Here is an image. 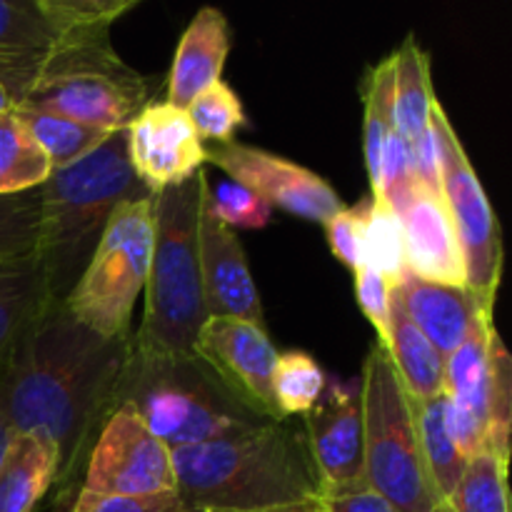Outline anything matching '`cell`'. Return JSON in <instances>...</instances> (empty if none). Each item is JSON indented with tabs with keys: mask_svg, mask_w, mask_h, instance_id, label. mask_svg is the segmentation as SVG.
Returning a JSON list of instances; mask_svg holds the SVG:
<instances>
[{
	"mask_svg": "<svg viewBox=\"0 0 512 512\" xmlns=\"http://www.w3.org/2000/svg\"><path fill=\"white\" fill-rule=\"evenodd\" d=\"M53 165L15 110L0 115V195L35 190L48 180Z\"/></svg>",
	"mask_w": 512,
	"mask_h": 512,
	"instance_id": "cell-26",
	"label": "cell"
},
{
	"mask_svg": "<svg viewBox=\"0 0 512 512\" xmlns=\"http://www.w3.org/2000/svg\"><path fill=\"white\" fill-rule=\"evenodd\" d=\"M413 408L415 423H418L420 448H423V458L425 465H428L430 480H433L440 500L445 503L450 498V493L455 490V485H458L468 460L463 458V453H460L458 443H455L453 433L448 428L443 393L430 400H423V403H413Z\"/></svg>",
	"mask_w": 512,
	"mask_h": 512,
	"instance_id": "cell-25",
	"label": "cell"
},
{
	"mask_svg": "<svg viewBox=\"0 0 512 512\" xmlns=\"http://www.w3.org/2000/svg\"><path fill=\"white\" fill-rule=\"evenodd\" d=\"M198 260L208 318H238L265 328L263 303L248 268L245 250L235 230L220 223L210 208L205 170H200Z\"/></svg>",
	"mask_w": 512,
	"mask_h": 512,
	"instance_id": "cell-16",
	"label": "cell"
},
{
	"mask_svg": "<svg viewBox=\"0 0 512 512\" xmlns=\"http://www.w3.org/2000/svg\"><path fill=\"white\" fill-rule=\"evenodd\" d=\"M320 503H323V512H400L383 495L375 493L368 483L323 495Z\"/></svg>",
	"mask_w": 512,
	"mask_h": 512,
	"instance_id": "cell-41",
	"label": "cell"
},
{
	"mask_svg": "<svg viewBox=\"0 0 512 512\" xmlns=\"http://www.w3.org/2000/svg\"><path fill=\"white\" fill-rule=\"evenodd\" d=\"M125 150L135 178L153 195L193 180L208 158L188 113L168 100L148 103L130 120Z\"/></svg>",
	"mask_w": 512,
	"mask_h": 512,
	"instance_id": "cell-15",
	"label": "cell"
},
{
	"mask_svg": "<svg viewBox=\"0 0 512 512\" xmlns=\"http://www.w3.org/2000/svg\"><path fill=\"white\" fill-rule=\"evenodd\" d=\"M18 113V118L23 120V125L28 128V133L33 135L35 143L40 145V150L45 153V158L50 160L53 170L68 168V165L78 163L85 155H90L93 150H98L105 140L113 133H105V130L88 128L83 123H75V120L60 118L53 113H40V110H23L13 108Z\"/></svg>",
	"mask_w": 512,
	"mask_h": 512,
	"instance_id": "cell-29",
	"label": "cell"
},
{
	"mask_svg": "<svg viewBox=\"0 0 512 512\" xmlns=\"http://www.w3.org/2000/svg\"><path fill=\"white\" fill-rule=\"evenodd\" d=\"M380 348L388 353L405 393L413 403L435 398L443 393L445 358L428 343L423 333L410 323L393 290V305H390L388 338Z\"/></svg>",
	"mask_w": 512,
	"mask_h": 512,
	"instance_id": "cell-21",
	"label": "cell"
},
{
	"mask_svg": "<svg viewBox=\"0 0 512 512\" xmlns=\"http://www.w3.org/2000/svg\"><path fill=\"white\" fill-rule=\"evenodd\" d=\"M363 263L390 285L408 273L403 220L378 195L363 200Z\"/></svg>",
	"mask_w": 512,
	"mask_h": 512,
	"instance_id": "cell-28",
	"label": "cell"
},
{
	"mask_svg": "<svg viewBox=\"0 0 512 512\" xmlns=\"http://www.w3.org/2000/svg\"><path fill=\"white\" fill-rule=\"evenodd\" d=\"M330 253L355 273L363 268V203L358 208H343L325 223Z\"/></svg>",
	"mask_w": 512,
	"mask_h": 512,
	"instance_id": "cell-39",
	"label": "cell"
},
{
	"mask_svg": "<svg viewBox=\"0 0 512 512\" xmlns=\"http://www.w3.org/2000/svg\"><path fill=\"white\" fill-rule=\"evenodd\" d=\"M365 483L400 512H443L420 448L413 400L388 353L375 345L363 363Z\"/></svg>",
	"mask_w": 512,
	"mask_h": 512,
	"instance_id": "cell-6",
	"label": "cell"
},
{
	"mask_svg": "<svg viewBox=\"0 0 512 512\" xmlns=\"http://www.w3.org/2000/svg\"><path fill=\"white\" fill-rule=\"evenodd\" d=\"M230 45V23L223 10L215 5L200 8L180 35L168 73V103L185 110L195 95L218 83Z\"/></svg>",
	"mask_w": 512,
	"mask_h": 512,
	"instance_id": "cell-19",
	"label": "cell"
},
{
	"mask_svg": "<svg viewBox=\"0 0 512 512\" xmlns=\"http://www.w3.org/2000/svg\"><path fill=\"white\" fill-rule=\"evenodd\" d=\"M148 103V78L130 68L105 35L63 50L13 108L53 113L88 128L118 133Z\"/></svg>",
	"mask_w": 512,
	"mask_h": 512,
	"instance_id": "cell-8",
	"label": "cell"
},
{
	"mask_svg": "<svg viewBox=\"0 0 512 512\" xmlns=\"http://www.w3.org/2000/svg\"><path fill=\"white\" fill-rule=\"evenodd\" d=\"M155 243V195L123 203L105 225L93 258L63 300L65 310L100 338H128L145 293Z\"/></svg>",
	"mask_w": 512,
	"mask_h": 512,
	"instance_id": "cell-7",
	"label": "cell"
},
{
	"mask_svg": "<svg viewBox=\"0 0 512 512\" xmlns=\"http://www.w3.org/2000/svg\"><path fill=\"white\" fill-rule=\"evenodd\" d=\"M410 160H413L415 185L428 193L443 198V173H440V148L433 125L423 130L415 140H410Z\"/></svg>",
	"mask_w": 512,
	"mask_h": 512,
	"instance_id": "cell-40",
	"label": "cell"
},
{
	"mask_svg": "<svg viewBox=\"0 0 512 512\" xmlns=\"http://www.w3.org/2000/svg\"><path fill=\"white\" fill-rule=\"evenodd\" d=\"M415 193V175H413V160H410V143L393 133L388 138L383 153V165H380V183L373 195L383 198L395 213L408 205V200Z\"/></svg>",
	"mask_w": 512,
	"mask_h": 512,
	"instance_id": "cell-36",
	"label": "cell"
},
{
	"mask_svg": "<svg viewBox=\"0 0 512 512\" xmlns=\"http://www.w3.org/2000/svg\"><path fill=\"white\" fill-rule=\"evenodd\" d=\"M355 298H358L360 310H363V315L370 320L375 335H378V345H383L385 338H388L393 285L383 275L363 265V268L355 270Z\"/></svg>",
	"mask_w": 512,
	"mask_h": 512,
	"instance_id": "cell-38",
	"label": "cell"
},
{
	"mask_svg": "<svg viewBox=\"0 0 512 512\" xmlns=\"http://www.w3.org/2000/svg\"><path fill=\"white\" fill-rule=\"evenodd\" d=\"M40 188L0 195V265L38 258Z\"/></svg>",
	"mask_w": 512,
	"mask_h": 512,
	"instance_id": "cell-32",
	"label": "cell"
},
{
	"mask_svg": "<svg viewBox=\"0 0 512 512\" xmlns=\"http://www.w3.org/2000/svg\"><path fill=\"white\" fill-rule=\"evenodd\" d=\"M58 512H190L185 508L178 490L160 495H140V498H125V495H108V498H88V495H73Z\"/></svg>",
	"mask_w": 512,
	"mask_h": 512,
	"instance_id": "cell-37",
	"label": "cell"
},
{
	"mask_svg": "<svg viewBox=\"0 0 512 512\" xmlns=\"http://www.w3.org/2000/svg\"><path fill=\"white\" fill-rule=\"evenodd\" d=\"M393 290L410 323L443 358L453 355L480 323L493 320V313L483 310V305L463 285L430 283L408 270Z\"/></svg>",
	"mask_w": 512,
	"mask_h": 512,
	"instance_id": "cell-17",
	"label": "cell"
},
{
	"mask_svg": "<svg viewBox=\"0 0 512 512\" xmlns=\"http://www.w3.org/2000/svg\"><path fill=\"white\" fill-rule=\"evenodd\" d=\"M153 198L135 178L125 150V130L40 185L38 263L53 303H63L88 260L110 215L130 200Z\"/></svg>",
	"mask_w": 512,
	"mask_h": 512,
	"instance_id": "cell-3",
	"label": "cell"
},
{
	"mask_svg": "<svg viewBox=\"0 0 512 512\" xmlns=\"http://www.w3.org/2000/svg\"><path fill=\"white\" fill-rule=\"evenodd\" d=\"M193 353L258 418L270 423L285 420L273 395V373L280 353L268 330L248 320L208 318L198 330Z\"/></svg>",
	"mask_w": 512,
	"mask_h": 512,
	"instance_id": "cell-13",
	"label": "cell"
},
{
	"mask_svg": "<svg viewBox=\"0 0 512 512\" xmlns=\"http://www.w3.org/2000/svg\"><path fill=\"white\" fill-rule=\"evenodd\" d=\"M430 125L440 148V173H443V203L453 220L460 253L465 265V288L493 313L495 295L503 278V235L498 215L485 195L483 183L450 123L443 105L435 100L430 110Z\"/></svg>",
	"mask_w": 512,
	"mask_h": 512,
	"instance_id": "cell-10",
	"label": "cell"
},
{
	"mask_svg": "<svg viewBox=\"0 0 512 512\" xmlns=\"http://www.w3.org/2000/svg\"><path fill=\"white\" fill-rule=\"evenodd\" d=\"M8 110H13V100H10L8 90H5L3 85H0V115H5V113H8Z\"/></svg>",
	"mask_w": 512,
	"mask_h": 512,
	"instance_id": "cell-43",
	"label": "cell"
},
{
	"mask_svg": "<svg viewBox=\"0 0 512 512\" xmlns=\"http://www.w3.org/2000/svg\"><path fill=\"white\" fill-rule=\"evenodd\" d=\"M393 55L380 60L375 68H370L368 78L363 83V153L365 170H368L370 190H378L380 165L388 138L395 133L393 120Z\"/></svg>",
	"mask_w": 512,
	"mask_h": 512,
	"instance_id": "cell-27",
	"label": "cell"
},
{
	"mask_svg": "<svg viewBox=\"0 0 512 512\" xmlns=\"http://www.w3.org/2000/svg\"><path fill=\"white\" fill-rule=\"evenodd\" d=\"M138 0H0V85L13 105L63 50L105 38Z\"/></svg>",
	"mask_w": 512,
	"mask_h": 512,
	"instance_id": "cell-9",
	"label": "cell"
},
{
	"mask_svg": "<svg viewBox=\"0 0 512 512\" xmlns=\"http://www.w3.org/2000/svg\"><path fill=\"white\" fill-rule=\"evenodd\" d=\"M83 483L75 495H160L175 490L173 450L155 438L143 420L125 405H118L100 425L83 468Z\"/></svg>",
	"mask_w": 512,
	"mask_h": 512,
	"instance_id": "cell-11",
	"label": "cell"
},
{
	"mask_svg": "<svg viewBox=\"0 0 512 512\" xmlns=\"http://www.w3.org/2000/svg\"><path fill=\"white\" fill-rule=\"evenodd\" d=\"M133 410L170 450L270 423L245 408L198 355H143L130 345L115 408Z\"/></svg>",
	"mask_w": 512,
	"mask_h": 512,
	"instance_id": "cell-4",
	"label": "cell"
},
{
	"mask_svg": "<svg viewBox=\"0 0 512 512\" xmlns=\"http://www.w3.org/2000/svg\"><path fill=\"white\" fill-rule=\"evenodd\" d=\"M10 430L5 428V423L3 420H0V455H3V450H5V445H8V440H10Z\"/></svg>",
	"mask_w": 512,
	"mask_h": 512,
	"instance_id": "cell-44",
	"label": "cell"
},
{
	"mask_svg": "<svg viewBox=\"0 0 512 512\" xmlns=\"http://www.w3.org/2000/svg\"><path fill=\"white\" fill-rule=\"evenodd\" d=\"M328 378L313 355L290 350L278 355L273 373V395L283 418L308 415L323 395Z\"/></svg>",
	"mask_w": 512,
	"mask_h": 512,
	"instance_id": "cell-31",
	"label": "cell"
},
{
	"mask_svg": "<svg viewBox=\"0 0 512 512\" xmlns=\"http://www.w3.org/2000/svg\"><path fill=\"white\" fill-rule=\"evenodd\" d=\"M205 163L253 190L270 208H280L310 223L325 225L345 208L333 185L325 183L318 173L255 145H243L238 140L215 145L208 150Z\"/></svg>",
	"mask_w": 512,
	"mask_h": 512,
	"instance_id": "cell-12",
	"label": "cell"
},
{
	"mask_svg": "<svg viewBox=\"0 0 512 512\" xmlns=\"http://www.w3.org/2000/svg\"><path fill=\"white\" fill-rule=\"evenodd\" d=\"M185 113H188L200 143L210 140V143L228 145L233 143L235 133L245 125L243 103H240L238 93L223 80L195 95Z\"/></svg>",
	"mask_w": 512,
	"mask_h": 512,
	"instance_id": "cell-33",
	"label": "cell"
},
{
	"mask_svg": "<svg viewBox=\"0 0 512 512\" xmlns=\"http://www.w3.org/2000/svg\"><path fill=\"white\" fill-rule=\"evenodd\" d=\"M445 505L453 512H510L508 465L490 450L470 458Z\"/></svg>",
	"mask_w": 512,
	"mask_h": 512,
	"instance_id": "cell-30",
	"label": "cell"
},
{
	"mask_svg": "<svg viewBox=\"0 0 512 512\" xmlns=\"http://www.w3.org/2000/svg\"><path fill=\"white\" fill-rule=\"evenodd\" d=\"M393 120L400 138H418L430 125L435 90L430 80V58L413 35L393 53Z\"/></svg>",
	"mask_w": 512,
	"mask_h": 512,
	"instance_id": "cell-23",
	"label": "cell"
},
{
	"mask_svg": "<svg viewBox=\"0 0 512 512\" xmlns=\"http://www.w3.org/2000/svg\"><path fill=\"white\" fill-rule=\"evenodd\" d=\"M495 323H480L470 338L445 358L443 395L455 405L475 415L488 430V395H490V338Z\"/></svg>",
	"mask_w": 512,
	"mask_h": 512,
	"instance_id": "cell-24",
	"label": "cell"
},
{
	"mask_svg": "<svg viewBox=\"0 0 512 512\" xmlns=\"http://www.w3.org/2000/svg\"><path fill=\"white\" fill-rule=\"evenodd\" d=\"M208 198L213 213L230 230L265 228L270 223V215H273V208L265 200H260L253 190H248L245 185L235 183L230 178L213 183L208 175Z\"/></svg>",
	"mask_w": 512,
	"mask_h": 512,
	"instance_id": "cell-35",
	"label": "cell"
},
{
	"mask_svg": "<svg viewBox=\"0 0 512 512\" xmlns=\"http://www.w3.org/2000/svg\"><path fill=\"white\" fill-rule=\"evenodd\" d=\"M305 435L323 495L365 483L363 383L328 380L315 408L305 415ZM320 495V498H323Z\"/></svg>",
	"mask_w": 512,
	"mask_h": 512,
	"instance_id": "cell-14",
	"label": "cell"
},
{
	"mask_svg": "<svg viewBox=\"0 0 512 512\" xmlns=\"http://www.w3.org/2000/svg\"><path fill=\"white\" fill-rule=\"evenodd\" d=\"M200 173L155 195V243L143 323L130 345L143 355H193L208 320L198 260Z\"/></svg>",
	"mask_w": 512,
	"mask_h": 512,
	"instance_id": "cell-5",
	"label": "cell"
},
{
	"mask_svg": "<svg viewBox=\"0 0 512 512\" xmlns=\"http://www.w3.org/2000/svg\"><path fill=\"white\" fill-rule=\"evenodd\" d=\"M512 423V360L498 330L490 338V395H488V448L508 465Z\"/></svg>",
	"mask_w": 512,
	"mask_h": 512,
	"instance_id": "cell-34",
	"label": "cell"
},
{
	"mask_svg": "<svg viewBox=\"0 0 512 512\" xmlns=\"http://www.w3.org/2000/svg\"><path fill=\"white\" fill-rule=\"evenodd\" d=\"M60 455L45 433H13L0 455V512H38L58 485Z\"/></svg>",
	"mask_w": 512,
	"mask_h": 512,
	"instance_id": "cell-20",
	"label": "cell"
},
{
	"mask_svg": "<svg viewBox=\"0 0 512 512\" xmlns=\"http://www.w3.org/2000/svg\"><path fill=\"white\" fill-rule=\"evenodd\" d=\"M130 338H100L50 300L0 378V420L10 433H45L60 455L58 505L73 493L130 355Z\"/></svg>",
	"mask_w": 512,
	"mask_h": 512,
	"instance_id": "cell-1",
	"label": "cell"
},
{
	"mask_svg": "<svg viewBox=\"0 0 512 512\" xmlns=\"http://www.w3.org/2000/svg\"><path fill=\"white\" fill-rule=\"evenodd\" d=\"M48 303L38 258L0 265V378L13 350Z\"/></svg>",
	"mask_w": 512,
	"mask_h": 512,
	"instance_id": "cell-22",
	"label": "cell"
},
{
	"mask_svg": "<svg viewBox=\"0 0 512 512\" xmlns=\"http://www.w3.org/2000/svg\"><path fill=\"white\" fill-rule=\"evenodd\" d=\"M173 468L190 512L280 508L323 495L305 428L288 418L173 450Z\"/></svg>",
	"mask_w": 512,
	"mask_h": 512,
	"instance_id": "cell-2",
	"label": "cell"
},
{
	"mask_svg": "<svg viewBox=\"0 0 512 512\" xmlns=\"http://www.w3.org/2000/svg\"><path fill=\"white\" fill-rule=\"evenodd\" d=\"M208 512H323V503L318 500H305L295 505H280V508H263V510H208Z\"/></svg>",
	"mask_w": 512,
	"mask_h": 512,
	"instance_id": "cell-42",
	"label": "cell"
},
{
	"mask_svg": "<svg viewBox=\"0 0 512 512\" xmlns=\"http://www.w3.org/2000/svg\"><path fill=\"white\" fill-rule=\"evenodd\" d=\"M400 220L410 273L430 283L465 288L463 253L443 198L415 185L413 198L400 210Z\"/></svg>",
	"mask_w": 512,
	"mask_h": 512,
	"instance_id": "cell-18",
	"label": "cell"
},
{
	"mask_svg": "<svg viewBox=\"0 0 512 512\" xmlns=\"http://www.w3.org/2000/svg\"><path fill=\"white\" fill-rule=\"evenodd\" d=\"M443 512H453V510H450V508H448V505H443Z\"/></svg>",
	"mask_w": 512,
	"mask_h": 512,
	"instance_id": "cell-45",
	"label": "cell"
}]
</instances>
